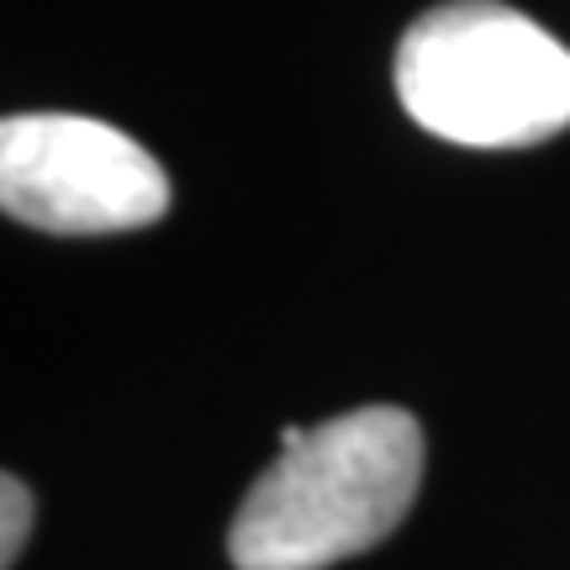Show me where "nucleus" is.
<instances>
[{
	"label": "nucleus",
	"instance_id": "nucleus-1",
	"mask_svg": "<svg viewBox=\"0 0 570 570\" xmlns=\"http://www.w3.org/2000/svg\"><path fill=\"white\" fill-rule=\"evenodd\" d=\"M423 481V428L402 407H354L281 428V460L248 487L227 529L238 570H327L381 544Z\"/></svg>",
	"mask_w": 570,
	"mask_h": 570
},
{
	"label": "nucleus",
	"instance_id": "nucleus-2",
	"mask_svg": "<svg viewBox=\"0 0 570 570\" xmlns=\"http://www.w3.org/2000/svg\"><path fill=\"white\" fill-rule=\"evenodd\" d=\"M396 96L460 148H529L570 127V48L502 0H444L396 42Z\"/></svg>",
	"mask_w": 570,
	"mask_h": 570
},
{
	"label": "nucleus",
	"instance_id": "nucleus-3",
	"mask_svg": "<svg viewBox=\"0 0 570 570\" xmlns=\"http://www.w3.org/2000/svg\"><path fill=\"white\" fill-rule=\"evenodd\" d=\"M0 206L42 233H127L169 212V175L122 127L27 111L0 122Z\"/></svg>",
	"mask_w": 570,
	"mask_h": 570
},
{
	"label": "nucleus",
	"instance_id": "nucleus-4",
	"mask_svg": "<svg viewBox=\"0 0 570 570\" xmlns=\"http://www.w3.org/2000/svg\"><path fill=\"white\" fill-rule=\"evenodd\" d=\"M27 529H32V491L17 475H6L0 481V566H17Z\"/></svg>",
	"mask_w": 570,
	"mask_h": 570
}]
</instances>
